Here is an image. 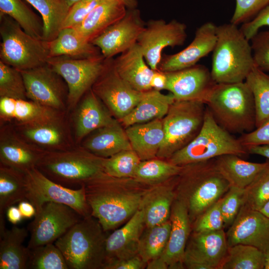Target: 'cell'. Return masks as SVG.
Masks as SVG:
<instances>
[{"instance_id": "1", "label": "cell", "mask_w": 269, "mask_h": 269, "mask_svg": "<svg viewBox=\"0 0 269 269\" xmlns=\"http://www.w3.org/2000/svg\"><path fill=\"white\" fill-rule=\"evenodd\" d=\"M204 103L216 122L232 134H242L256 128L254 98L245 81L215 83Z\"/></svg>"}, {"instance_id": "2", "label": "cell", "mask_w": 269, "mask_h": 269, "mask_svg": "<svg viewBox=\"0 0 269 269\" xmlns=\"http://www.w3.org/2000/svg\"><path fill=\"white\" fill-rule=\"evenodd\" d=\"M216 37L210 70L213 80L216 83L244 82L255 66L250 40L231 22L217 26Z\"/></svg>"}, {"instance_id": "3", "label": "cell", "mask_w": 269, "mask_h": 269, "mask_svg": "<svg viewBox=\"0 0 269 269\" xmlns=\"http://www.w3.org/2000/svg\"><path fill=\"white\" fill-rule=\"evenodd\" d=\"M117 179L104 171L85 185L91 215L105 231L114 229L131 217L139 208L143 198L137 193H122L117 189Z\"/></svg>"}, {"instance_id": "4", "label": "cell", "mask_w": 269, "mask_h": 269, "mask_svg": "<svg viewBox=\"0 0 269 269\" xmlns=\"http://www.w3.org/2000/svg\"><path fill=\"white\" fill-rule=\"evenodd\" d=\"M182 166L178 175L179 187L187 191L179 198L186 205L190 219H197L221 199L230 186L216 168L215 158Z\"/></svg>"}, {"instance_id": "5", "label": "cell", "mask_w": 269, "mask_h": 269, "mask_svg": "<svg viewBox=\"0 0 269 269\" xmlns=\"http://www.w3.org/2000/svg\"><path fill=\"white\" fill-rule=\"evenodd\" d=\"M92 217H83L54 243L70 269H103L107 237L98 220Z\"/></svg>"}, {"instance_id": "6", "label": "cell", "mask_w": 269, "mask_h": 269, "mask_svg": "<svg viewBox=\"0 0 269 269\" xmlns=\"http://www.w3.org/2000/svg\"><path fill=\"white\" fill-rule=\"evenodd\" d=\"M104 158L77 145L67 150L45 152L36 167L57 183L78 188L103 171Z\"/></svg>"}, {"instance_id": "7", "label": "cell", "mask_w": 269, "mask_h": 269, "mask_svg": "<svg viewBox=\"0 0 269 269\" xmlns=\"http://www.w3.org/2000/svg\"><path fill=\"white\" fill-rule=\"evenodd\" d=\"M228 154L242 157L249 152L238 138L235 137L216 122L206 107L203 124L198 134L167 160L175 165L183 166Z\"/></svg>"}, {"instance_id": "8", "label": "cell", "mask_w": 269, "mask_h": 269, "mask_svg": "<svg viewBox=\"0 0 269 269\" xmlns=\"http://www.w3.org/2000/svg\"><path fill=\"white\" fill-rule=\"evenodd\" d=\"M0 61L19 70L47 63L48 41L27 33L12 18L0 14Z\"/></svg>"}, {"instance_id": "9", "label": "cell", "mask_w": 269, "mask_h": 269, "mask_svg": "<svg viewBox=\"0 0 269 269\" xmlns=\"http://www.w3.org/2000/svg\"><path fill=\"white\" fill-rule=\"evenodd\" d=\"M206 106L197 100H175L162 119L164 138L157 157L169 159L198 134L203 124Z\"/></svg>"}, {"instance_id": "10", "label": "cell", "mask_w": 269, "mask_h": 269, "mask_svg": "<svg viewBox=\"0 0 269 269\" xmlns=\"http://www.w3.org/2000/svg\"><path fill=\"white\" fill-rule=\"evenodd\" d=\"M109 59L103 55L88 59L67 56L49 57L47 63L66 82L68 88L67 110L73 111L104 71Z\"/></svg>"}, {"instance_id": "11", "label": "cell", "mask_w": 269, "mask_h": 269, "mask_svg": "<svg viewBox=\"0 0 269 269\" xmlns=\"http://www.w3.org/2000/svg\"><path fill=\"white\" fill-rule=\"evenodd\" d=\"M26 200L35 207L36 211L46 202L66 205L82 217L91 215V210L85 195V186L70 188L51 180L36 167L25 173Z\"/></svg>"}, {"instance_id": "12", "label": "cell", "mask_w": 269, "mask_h": 269, "mask_svg": "<svg viewBox=\"0 0 269 269\" xmlns=\"http://www.w3.org/2000/svg\"><path fill=\"white\" fill-rule=\"evenodd\" d=\"M83 217L71 207L63 204L48 202L36 211L28 227L30 237L27 247L54 243Z\"/></svg>"}, {"instance_id": "13", "label": "cell", "mask_w": 269, "mask_h": 269, "mask_svg": "<svg viewBox=\"0 0 269 269\" xmlns=\"http://www.w3.org/2000/svg\"><path fill=\"white\" fill-rule=\"evenodd\" d=\"M68 115L66 112L44 121L11 125L24 140L42 151L65 150L77 145Z\"/></svg>"}, {"instance_id": "14", "label": "cell", "mask_w": 269, "mask_h": 269, "mask_svg": "<svg viewBox=\"0 0 269 269\" xmlns=\"http://www.w3.org/2000/svg\"><path fill=\"white\" fill-rule=\"evenodd\" d=\"M20 71L28 100L59 111L68 112L67 85L47 63Z\"/></svg>"}, {"instance_id": "15", "label": "cell", "mask_w": 269, "mask_h": 269, "mask_svg": "<svg viewBox=\"0 0 269 269\" xmlns=\"http://www.w3.org/2000/svg\"><path fill=\"white\" fill-rule=\"evenodd\" d=\"M113 59L92 87L112 116L119 121L127 116L140 101L143 93L137 91L116 72Z\"/></svg>"}, {"instance_id": "16", "label": "cell", "mask_w": 269, "mask_h": 269, "mask_svg": "<svg viewBox=\"0 0 269 269\" xmlns=\"http://www.w3.org/2000/svg\"><path fill=\"white\" fill-rule=\"evenodd\" d=\"M186 28L184 23L175 19L168 22L161 19H151L146 22L137 43L152 70H158L164 48L184 44L187 38Z\"/></svg>"}, {"instance_id": "17", "label": "cell", "mask_w": 269, "mask_h": 269, "mask_svg": "<svg viewBox=\"0 0 269 269\" xmlns=\"http://www.w3.org/2000/svg\"><path fill=\"white\" fill-rule=\"evenodd\" d=\"M145 23L137 7L127 8L122 18L91 42L99 48L105 58H113L137 43Z\"/></svg>"}, {"instance_id": "18", "label": "cell", "mask_w": 269, "mask_h": 269, "mask_svg": "<svg viewBox=\"0 0 269 269\" xmlns=\"http://www.w3.org/2000/svg\"><path fill=\"white\" fill-rule=\"evenodd\" d=\"M190 239L183 260L186 267L191 269H219L228 249L224 230L194 232Z\"/></svg>"}, {"instance_id": "19", "label": "cell", "mask_w": 269, "mask_h": 269, "mask_svg": "<svg viewBox=\"0 0 269 269\" xmlns=\"http://www.w3.org/2000/svg\"><path fill=\"white\" fill-rule=\"evenodd\" d=\"M226 235L228 247L245 244L265 252L269 247V217L242 205Z\"/></svg>"}, {"instance_id": "20", "label": "cell", "mask_w": 269, "mask_h": 269, "mask_svg": "<svg viewBox=\"0 0 269 269\" xmlns=\"http://www.w3.org/2000/svg\"><path fill=\"white\" fill-rule=\"evenodd\" d=\"M165 90L173 95L175 100H204L216 83L207 67L201 64L165 72Z\"/></svg>"}, {"instance_id": "21", "label": "cell", "mask_w": 269, "mask_h": 269, "mask_svg": "<svg viewBox=\"0 0 269 269\" xmlns=\"http://www.w3.org/2000/svg\"><path fill=\"white\" fill-rule=\"evenodd\" d=\"M72 111L70 121L76 145H79L93 131L118 121L112 116L92 88L82 97Z\"/></svg>"}, {"instance_id": "22", "label": "cell", "mask_w": 269, "mask_h": 269, "mask_svg": "<svg viewBox=\"0 0 269 269\" xmlns=\"http://www.w3.org/2000/svg\"><path fill=\"white\" fill-rule=\"evenodd\" d=\"M216 25L207 21L196 30L191 42L181 51L165 55L162 58L158 70L166 72L178 70L194 66L203 57L212 52L216 41Z\"/></svg>"}, {"instance_id": "23", "label": "cell", "mask_w": 269, "mask_h": 269, "mask_svg": "<svg viewBox=\"0 0 269 269\" xmlns=\"http://www.w3.org/2000/svg\"><path fill=\"white\" fill-rule=\"evenodd\" d=\"M45 152L32 146L10 124H0V165L25 173L36 167Z\"/></svg>"}, {"instance_id": "24", "label": "cell", "mask_w": 269, "mask_h": 269, "mask_svg": "<svg viewBox=\"0 0 269 269\" xmlns=\"http://www.w3.org/2000/svg\"><path fill=\"white\" fill-rule=\"evenodd\" d=\"M171 230L165 249L158 258L169 268L181 267L190 231V219L185 202L173 201L170 216Z\"/></svg>"}, {"instance_id": "25", "label": "cell", "mask_w": 269, "mask_h": 269, "mask_svg": "<svg viewBox=\"0 0 269 269\" xmlns=\"http://www.w3.org/2000/svg\"><path fill=\"white\" fill-rule=\"evenodd\" d=\"M144 225V211L140 206L123 227L107 237L105 263L112 260L130 258L134 256L135 253H138L139 239Z\"/></svg>"}, {"instance_id": "26", "label": "cell", "mask_w": 269, "mask_h": 269, "mask_svg": "<svg viewBox=\"0 0 269 269\" xmlns=\"http://www.w3.org/2000/svg\"><path fill=\"white\" fill-rule=\"evenodd\" d=\"M65 112L28 99L0 97V124H31L56 117Z\"/></svg>"}, {"instance_id": "27", "label": "cell", "mask_w": 269, "mask_h": 269, "mask_svg": "<svg viewBox=\"0 0 269 269\" xmlns=\"http://www.w3.org/2000/svg\"><path fill=\"white\" fill-rule=\"evenodd\" d=\"M113 64L118 75L134 89L141 92L152 89L154 70L146 63L137 43L113 59Z\"/></svg>"}, {"instance_id": "28", "label": "cell", "mask_w": 269, "mask_h": 269, "mask_svg": "<svg viewBox=\"0 0 269 269\" xmlns=\"http://www.w3.org/2000/svg\"><path fill=\"white\" fill-rule=\"evenodd\" d=\"M119 121L99 128L87 135L79 145L91 153L103 158L120 151L132 150L125 129Z\"/></svg>"}, {"instance_id": "29", "label": "cell", "mask_w": 269, "mask_h": 269, "mask_svg": "<svg viewBox=\"0 0 269 269\" xmlns=\"http://www.w3.org/2000/svg\"><path fill=\"white\" fill-rule=\"evenodd\" d=\"M125 129L133 150L141 161L157 157L164 138L162 119L133 125Z\"/></svg>"}, {"instance_id": "30", "label": "cell", "mask_w": 269, "mask_h": 269, "mask_svg": "<svg viewBox=\"0 0 269 269\" xmlns=\"http://www.w3.org/2000/svg\"><path fill=\"white\" fill-rule=\"evenodd\" d=\"M174 101L170 93L164 94L153 89L144 92L137 105L119 122L126 128L136 124L162 119Z\"/></svg>"}, {"instance_id": "31", "label": "cell", "mask_w": 269, "mask_h": 269, "mask_svg": "<svg viewBox=\"0 0 269 269\" xmlns=\"http://www.w3.org/2000/svg\"><path fill=\"white\" fill-rule=\"evenodd\" d=\"M127 11V7L121 2L103 1L96 6L84 21L75 28L86 40L91 42L122 18Z\"/></svg>"}, {"instance_id": "32", "label": "cell", "mask_w": 269, "mask_h": 269, "mask_svg": "<svg viewBox=\"0 0 269 269\" xmlns=\"http://www.w3.org/2000/svg\"><path fill=\"white\" fill-rule=\"evenodd\" d=\"M48 43L49 57L63 56L88 59L102 55L99 48L86 40L73 27L61 29L57 37Z\"/></svg>"}, {"instance_id": "33", "label": "cell", "mask_w": 269, "mask_h": 269, "mask_svg": "<svg viewBox=\"0 0 269 269\" xmlns=\"http://www.w3.org/2000/svg\"><path fill=\"white\" fill-rule=\"evenodd\" d=\"M244 160L234 154H225L215 158L216 168L230 187L245 189L267 164Z\"/></svg>"}, {"instance_id": "34", "label": "cell", "mask_w": 269, "mask_h": 269, "mask_svg": "<svg viewBox=\"0 0 269 269\" xmlns=\"http://www.w3.org/2000/svg\"><path fill=\"white\" fill-rule=\"evenodd\" d=\"M28 232L14 225L0 235V269H27L29 249L23 242Z\"/></svg>"}, {"instance_id": "35", "label": "cell", "mask_w": 269, "mask_h": 269, "mask_svg": "<svg viewBox=\"0 0 269 269\" xmlns=\"http://www.w3.org/2000/svg\"><path fill=\"white\" fill-rule=\"evenodd\" d=\"M175 194L166 187L156 188L142 199L145 225L151 227L166 222L170 218Z\"/></svg>"}, {"instance_id": "36", "label": "cell", "mask_w": 269, "mask_h": 269, "mask_svg": "<svg viewBox=\"0 0 269 269\" xmlns=\"http://www.w3.org/2000/svg\"><path fill=\"white\" fill-rule=\"evenodd\" d=\"M41 15L43 22V39L50 41L55 38L70 7L63 0H24Z\"/></svg>"}, {"instance_id": "37", "label": "cell", "mask_w": 269, "mask_h": 269, "mask_svg": "<svg viewBox=\"0 0 269 269\" xmlns=\"http://www.w3.org/2000/svg\"><path fill=\"white\" fill-rule=\"evenodd\" d=\"M25 173L0 165V215L10 206L26 200Z\"/></svg>"}, {"instance_id": "38", "label": "cell", "mask_w": 269, "mask_h": 269, "mask_svg": "<svg viewBox=\"0 0 269 269\" xmlns=\"http://www.w3.org/2000/svg\"><path fill=\"white\" fill-rule=\"evenodd\" d=\"M0 14L12 18L32 37L43 39V22L41 17L22 0H0Z\"/></svg>"}, {"instance_id": "39", "label": "cell", "mask_w": 269, "mask_h": 269, "mask_svg": "<svg viewBox=\"0 0 269 269\" xmlns=\"http://www.w3.org/2000/svg\"><path fill=\"white\" fill-rule=\"evenodd\" d=\"M264 267V252L255 247L239 244L228 247L219 269H263Z\"/></svg>"}, {"instance_id": "40", "label": "cell", "mask_w": 269, "mask_h": 269, "mask_svg": "<svg viewBox=\"0 0 269 269\" xmlns=\"http://www.w3.org/2000/svg\"><path fill=\"white\" fill-rule=\"evenodd\" d=\"M171 230V222L147 228L141 236L138 254L146 263L155 260L163 253L168 242Z\"/></svg>"}, {"instance_id": "41", "label": "cell", "mask_w": 269, "mask_h": 269, "mask_svg": "<svg viewBox=\"0 0 269 269\" xmlns=\"http://www.w3.org/2000/svg\"><path fill=\"white\" fill-rule=\"evenodd\" d=\"M245 81L253 94L257 128L269 118V75L255 66Z\"/></svg>"}, {"instance_id": "42", "label": "cell", "mask_w": 269, "mask_h": 269, "mask_svg": "<svg viewBox=\"0 0 269 269\" xmlns=\"http://www.w3.org/2000/svg\"><path fill=\"white\" fill-rule=\"evenodd\" d=\"M182 166L175 165L161 159L153 158L141 161L134 178L145 183H159L178 176Z\"/></svg>"}, {"instance_id": "43", "label": "cell", "mask_w": 269, "mask_h": 269, "mask_svg": "<svg viewBox=\"0 0 269 269\" xmlns=\"http://www.w3.org/2000/svg\"><path fill=\"white\" fill-rule=\"evenodd\" d=\"M27 269H69L65 259L54 243L29 249Z\"/></svg>"}, {"instance_id": "44", "label": "cell", "mask_w": 269, "mask_h": 269, "mask_svg": "<svg viewBox=\"0 0 269 269\" xmlns=\"http://www.w3.org/2000/svg\"><path fill=\"white\" fill-rule=\"evenodd\" d=\"M141 161L133 149L123 150L104 158L103 171L116 178H134Z\"/></svg>"}, {"instance_id": "45", "label": "cell", "mask_w": 269, "mask_h": 269, "mask_svg": "<svg viewBox=\"0 0 269 269\" xmlns=\"http://www.w3.org/2000/svg\"><path fill=\"white\" fill-rule=\"evenodd\" d=\"M264 168L244 190L243 205L260 211L269 201V159Z\"/></svg>"}, {"instance_id": "46", "label": "cell", "mask_w": 269, "mask_h": 269, "mask_svg": "<svg viewBox=\"0 0 269 269\" xmlns=\"http://www.w3.org/2000/svg\"><path fill=\"white\" fill-rule=\"evenodd\" d=\"M0 97L28 99L20 70L0 61Z\"/></svg>"}, {"instance_id": "47", "label": "cell", "mask_w": 269, "mask_h": 269, "mask_svg": "<svg viewBox=\"0 0 269 269\" xmlns=\"http://www.w3.org/2000/svg\"><path fill=\"white\" fill-rule=\"evenodd\" d=\"M244 190L230 187L228 191L220 199L224 227H230L238 215L243 203Z\"/></svg>"}, {"instance_id": "48", "label": "cell", "mask_w": 269, "mask_h": 269, "mask_svg": "<svg viewBox=\"0 0 269 269\" xmlns=\"http://www.w3.org/2000/svg\"><path fill=\"white\" fill-rule=\"evenodd\" d=\"M255 66L269 72V29L257 32L250 40Z\"/></svg>"}, {"instance_id": "49", "label": "cell", "mask_w": 269, "mask_h": 269, "mask_svg": "<svg viewBox=\"0 0 269 269\" xmlns=\"http://www.w3.org/2000/svg\"><path fill=\"white\" fill-rule=\"evenodd\" d=\"M220 199L196 219L194 232H211L224 229V223L220 209Z\"/></svg>"}, {"instance_id": "50", "label": "cell", "mask_w": 269, "mask_h": 269, "mask_svg": "<svg viewBox=\"0 0 269 269\" xmlns=\"http://www.w3.org/2000/svg\"><path fill=\"white\" fill-rule=\"evenodd\" d=\"M235 0V8L230 22L237 25L252 19L269 4V0Z\"/></svg>"}, {"instance_id": "51", "label": "cell", "mask_w": 269, "mask_h": 269, "mask_svg": "<svg viewBox=\"0 0 269 269\" xmlns=\"http://www.w3.org/2000/svg\"><path fill=\"white\" fill-rule=\"evenodd\" d=\"M103 1L99 0H82L72 5L64 21L62 28H75L82 23L92 10Z\"/></svg>"}, {"instance_id": "52", "label": "cell", "mask_w": 269, "mask_h": 269, "mask_svg": "<svg viewBox=\"0 0 269 269\" xmlns=\"http://www.w3.org/2000/svg\"><path fill=\"white\" fill-rule=\"evenodd\" d=\"M238 139L247 148L269 144V118L253 131L242 134Z\"/></svg>"}, {"instance_id": "53", "label": "cell", "mask_w": 269, "mask_h": 269, "mask_svg": "<svg viewBox=\"0 0 269 269\" xmlns=\"http://www.w3.org/2000/svg\"><path fill=\"white\" fill-rule=\"evenodd\" d=\"M269 27V4L249 21L241 24V30L249 40L263 27Z\"/></svg>"}, {"instance_id": "54", "label": "cell", "mask_w": 269, "mask_h": 269, "mask_svg": "<svg viewBox=\"0 0 269 269\" xmlns=\"http://www.w3.org/2000/svg\"><path fill=\"white\" fill-rule=\"evenodd\" d=\"M146 263L138 256L118 260H112L105 263L103 269H141Z\"/></svg>"}, {"instance_id": "55", "label": "cell", "mask_w": 269, "mask_h": 269, "mask_svg": "<svg viewBox=\"0 0 269 269\" xmlns=\"http://www.w3.org/2000/svg\"><path fill=\"white\" fill-rule=\"evenodd\" d=\"M166 85L165 73L159 70L154 71L150 80L151 88L160 91L162 90H165Z\"/></svg>"}, {"instance_id": "56", "label": "cell", "mask_w": 269, "mask_h": 269, "mask_svg": "<svg viewBox=\"0 0 269 269\" xmlns=\"http://www.w3.org/2000/svg\"><path fill=\"white\" fill-rule=\"evenodd\" d=\"M18 208L23 218L30 219L34 217L36 209L34 205L27 200L21 201L18 203Z\"/></svg>"}, {"instance_id": "57", "label": "cell", "mask_w": 269, "mask_h": 269, "mask_svg": "<svg viewBox=\"0 0 269 269\" xmlns=\"http://www.w3.org/2000/svg\"><path fill=\"white\" fill-rule=\"evenodd\" d=\"M6 216L8 221L14 225L19 223L23 219L18 207L14 205L6 209Z\"/></svg>"}, {"instance_id": "58", "label": "cell", "mask_w": 269, "mask_h": 269, "mask_svg": "<svg viewBox=\"0 0 269 269\" xmlns=\"http://www.w3.org/2000/svg\"><path fill=\"white\" fill-rule=\"evenodd\" d=\"M247 149L249 153L261 155L269 159V144L253 146Z\"/></svg>"}, {"instance_id": "59", "label": "cell", "mask_w": 269, "mask_h": 269, "mask_svg": "<svg viewBox=\"0 0 269 269\" xmlns=\"http://www.w3.org/2000/svg\"><path fill=\"white\" fill-rule=\"evenodd\" d=\"M102 1H115L123 3L127 8H136L138 5L137 0H99Z\"/></svg>"}, {"instance_id": "60", "label": "cell", "mask_w": 269, "mask_h": 269, "mask_svg": "<svg viewBox=\"0 0 269 269\" xmlns=\"http://www.w3.org/2000/svg\"><path fill=\"white\" fill-rule=\"evenodd\" d=\"M265 253V269H269V247L264 252Z\"/></svg>"}, {"instance_id": "61", "label": "cell", "mask_w": 269, "mask_h": 269, "mask_svg": "<svg viewBox=\"0 0 269 269\" xmlns=\"http://www.w3.org/2000/svg\"><path fill=\"white\" fill-rule=\"evenodd\" d=\"M260 211L269 217V201Z\"/></svg>"}, {"instance_id": "62", "label": "cell", "mask_w": 269, "mask_h": 269, "mask_svg": "<svg viewBox=\"0 0 269 269\" xmlns=\"http://www.w3.org/2000/svg\"><path fill=\"white\" fill-rule=\"evenodd\" d=\"M66 4L70 8L76 3L82 0H63Z\"/></svg>"}]
</instances>
